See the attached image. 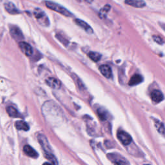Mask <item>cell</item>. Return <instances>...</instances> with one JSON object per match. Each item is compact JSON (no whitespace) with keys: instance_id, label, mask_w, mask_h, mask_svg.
I'll return each instance as SVG.
<instances>
[{"instance_id":"9c48e42d","label":"cell","mask_w":165,"mask_h":165,"mask_svg":"<svg viewBox=\"0 0 165 165\" xmlns=\"http://www.w3.org/2000/svg\"><path fill=\"white\" fill-rule=\"evenodd\" d=\"M151 98L154 103H159L163 100L164 96L163 93L160 91L155 90V91H154L151 93Z\"/></svg>"},{"instance_id":"2e32d148","label":"cell","mask_w":165,"mask_h":165,"mask_svg":"<svg viewBox=\"0 0 165 165\" xmlns=\"http://www.w3.org/2000/svg\"><path fill=\"white\" fill-rule=\"evenodd\" d=\"M16 129L19 130H24V131H28L29 130V126L27 125V123L23 121H18L16 123Z\"/></svg>"},{"instance_id":"7a4b0ae2","label":"cell","mask_w":165,"mask_h":165,"mask_svg":"<svg viewBox=\"0 0 165 165\" xmlns=\"http://www.w3.org/2000/svg\"><path fill=\"white\" fill-rule=\"evenodd\" d=\"M34 15L40 25L44 27H48L49 25V19L43 11L39 8H36L34 11Z\"/></svg>"},{"instance_id":"5bb4252c","label":"cell","mask_w":165,"mask_h":165,"mask_svg":"<svg viewBox=\"0 0 165 165\" xmlns=\"http://www.w3.org/2000/svg\"><path fill=\"white\" fill-rule=\"evenodd\" d=\"M23 152L26 155L31 157H32V158H36V157L38 156V154H37L36 151H35V150L29 145L24 146Z\"/></svg>"},{"instance_id":"7402d4cb","label":"cell","mask_w":165,"mask_h":165,"mask_svg":"<svg viewBox=\"0 0 165 165\" xmlns=\"http://www.w3.org/2000/svg\"><path fill=\"white\" fill-rule=\"evenodd\" d=\"M110 9V6L109 5H106L104 6L103 8L101 10L100 12H99V16L101 18H103L105 17V16L107 15V14L109 10Z\"/></svg>"},{"instance_id":"4fadbf2b","label":"cell","mask_w":165,"mask_h":165,"mask_svg":"<svg viewBox=\"0 0 165 165\" xmlns=\"http://www.w3.org/2000/svg\"><path fill=\"white\" fill-rule=\"evenodd\" d=\"M5 9L11 14H18L20 13L19 11L16 8V6L11 2L6 3L5 4Z\"/></svg>"},{"instance_id":"ac0fdd59","label":"cell","mask_w":165,"mask_h":165,"mask_svg":"<svg viewBox=\"0 0 165 165\" xmlns=\"http://www.w3.org/2000/svg\"><path fill=\"white\" fill-rule=\"evenodd\" d=\"M6 111H7V113L9 114V115L11 117H20V115H19V113L18 112V111L16 108H14L12 107H9L8 108H6Z\"/></svg>"},{"instance_id":"603a6c76","label":"cell","mask_w":165,"mask_h":165,"mask_svg":"<svg viewBox=\"0 0 165 165\" xmlns=\"http://www.w3.org/2000/svg\"><path fill=\"white\" fill-rule=\"evenodd\" d=\"M153 39L157 43H158L159 44H163L164 43V41L161 38V37L160 36H153Z\"/></svg>"},{"instance_id":"e0dca14e","label":"cell","mask_w":165,"mask_h":165,"mask_svg":"<svg viewBox=\"0 0 165 165\" xmlns=\"http://www.w3.org/2000/svg\"><path fill=\"white\" fill-rule=\"evenodd\" d=\"M88 56L90 57V59L92 60L94 62L99 61L101 57V55L99 53H98V52H90Z\"/></svg>"},{"instance_id":"4316f807","label":"cell","mask_w":165,"mask_h":165,"mask_svg":"<svg viewBox=\"0 0 165 165\" xmlns=\"http://www.w3.org/2000/svg\"><path fill=\"white\" fill-rule=\"evenodd\" d=\"M78 1H79V2H80V1H81V0H78Z\"/></svg>"},{"instance_id":"d4e9b609","label":"cell","mask_w":165,"mask_h":165,"mask_svg":"<svg viewBox=\"0 0 165 165\" xmlns=\"http://www.w3.org/2000/svg\"><path fill=\"white\" fill-rule=\"evenodd\" d=\"M43 165H52V164H50V163H44Z\"/></svg>"},{"instance_id":"ffe728a7","label":"cell","mask_w":165,"mask_h":165,"mask_svg":"<svg viewBox=\"0 0 165 165\" xmlns=\"http://www.w3.org/2000/svg\"><path fill=\"white\" fill-rule=\"evenodd\" d=\"M97 114H98L99 117L102 120H105L107 117V116H108L107 112L102 108H99L97 109Z\"/></svg>"},{"instance_id":"484cf974","label":"cell","mask_w":165,"mask_h":165,"mask_svg":"<svg viewBox=\"0 0 165 165\" xmlns=\"http://www.w3.org/2000/svg\"><path fill=\"white\" fill-rule=\"evenodd\" d=\"M145 165H150V164H145Z\"/></svg>"},{"instance_id":"5b68a950","label":"cell","mask_w":165,"mask_h":165,"mask_svg":"<svg viewBox=\"0 0 165 165\" xmlns=\"http://www.w3.org/2000/svg\"><path fill=\"white\" fill-rule=\"evenodd\" d=\"M37 139H38V141L44 152L51 153V148L49 145L47 138L44 136L43 134H40L39 136H37Z\"/></svg>"},{"instance_id":"7c38bea8","label":"cell","mask_w":165,"mask_h":165,"mask_svg":"<svg viewBox=\"0 0 165 165\" xmlns=\"http://www.w3.org/2000/svg\"><path fill=\"white\" fill-rule=\"evenodd\" d=\"M76 23L78 25H79V27H81V28H83L85 31L89 34H91L93 33V30L91 28V27L88 25L86 22L83 21L82 20H81L79 19H76Z\"/></svg>"},{"instance_id":"6da1fadb","label":"cell","mask_w":165,"mask_h":165,"mask_svg":"<svg viewBox=\"0 0 165 165\" xmlns=\"http://www.w3.org/2000/svg\"><path fill=\"white\" fill-rule=\"evenodd\" d=\"M45 5L49 9L54 11H56L59 14H61L65 16H66V17L72 16V14L70 11L66 9L63 6L60 5L57 3H56L52 2H50V1H47L45 2Z\"/></svg>"},{"instance_id":"3957f363","label":"cell","mask_w":165,"mask_h":165,"mask_svg":"<svg viewBox=\"0 0 165 165\" xmlns=\"http://www.w3.org/2000/svg\"><path fill=\"white\" fill-rule=\"evenodd\" d=\"M10 34L12 38L17 41H21L24 38L23 33H22L21 30L16 26L13 25L11 27Z\"/></svg>"},{"instance_id":"9a60e30c","label":"cell","mask_w":165,"mask_h":165,"mask_svg":"<svg viewBox=\"0 0 165 165\" xmlns=\"http://www.w3.org/2000/svg\"><path fill=\"white\" fill-rule=\"evenodd\" d=\"M142 81H143V78H142V77L141 76V75H139V74L133 75V76L131 78L129 82V85L130 86L137 85L141 83V82H142Z\"/></svg>"},{"instance_id":"8fae6325","label":"cell","mask_w":165,"mask_h":165,"mask_svg":"<svg viewBox=\"0 0 165 165\" xmlns=\"http://www.w3.org/2000/svg\"><path fill=\"white\" fill-rule=\"evenodd\" d=\"M125 3L136 8H142L145 6L143 0H125Z\"/></svg>"},{"instance_id":"cb8c5ba5","label":"cell","mask_w":165,"mask_h":165,"mask_svg":"<svg viewBox=\"0 0 165 165\" xmlns=\"http://www.w3.org/2000/svg\"><path fill=\"white\" fill-rule=\"evenodd\" d=\"M85 1L87 2V3H91L94 0H85Z\"/></svg>"},{"instance_id":"d6986e66","label":"cell","mask_w":165,"mask_h":165,"mask_svg":"<svg viewBox=\"0 0 165 165\" xmlns=\"http://www.w3.org/2000/svg\"><path fill=\"white\" fill-rule=\"evenodd\" d=\"M44 155H45L46 158L52 163V165H57L58 164L56 158L55 156L53 154H52V153L45 152Z\"/></svg>"},{"instance_id":"52a82bcc","label":"cell","mask_w":165,"mask_h":165,"mask_svg":"<svg viewBox=\"0 0 165 165\" xmlns=\"http://www.w3.org/2000/svg\"><path fill=\"white\" fill-rule=\"evenodd\" d=\"M108 157H109V158L113 161L114 165H129V163L120 155L109 154V156Z\"/></svg>"},{"instance_id":"44dd1931","label":"cell","mask_w":165,"mask_h":165,"mask_svg":"<svg viewBox=\"0 0 165 165\" xmlns=\"http://www.w3.org/2000/svg\"><path fill=\"white\" fill-rule=\"evenodd\" d=\"M155 126L156 127V129L160 133H161L162 135L164 134V125L158 121H156L155 123Z\"/></svg>"},{"instance_id":"277c9868","label":"cell","mask_w":165,"mask_h":165,"mask_svg":"<svg viewBox=\"0 0 165 165\" xmlns=\"http://www.w3.org/2000/svg\"><path fill=\"white\" fill-rule=\"evenodd\" d=\"M117 138L124 145H129L132 142V138L130 135L124 131H120L117 133Z\"/></svg>"},{"instance_id":"ba28073f","label":"cell","mask_w":165,"mask_h":165,"mask_svg":"<svg viewBox=\"0 0 165 165\" xmlns=\"http://www.w3.org/2000/svg\"><path fill=\"white\" fill-rule=\"evenodd\" d=\"M46 82L49 87L53 89H59L61 88V84L58 79L54 78H49L46 79Z\"/></svg>"},{"instance_id":"30bf717a","label":"cell","mask_w":165,"mask_h":165,"mask_svg":"<svg viewBox=\"0 0 165 165\" xmlns=\"http://www.w3.org/2000/svg\"><path fill=\"white\" fill-rule=\"evenodd\" d=\"M99 70L103 76L106 78H110L112 76V72L110 67L107 65H103L99 66Z\"/></svg>"},{"instance_id":"8992f818","label":"cell","mask_w":165,"mask_h":165,"mask_svg":"<svg viewBox=\"0 0 165 165\" xmlns=\"http://www.w3.org/2000/svg\"><path fill=\"white\" fill-rule=\"evenodd\" d=\"M19 47L22 52L27 56H31L33 54V49L30 44L26 42L21 41L19 43Z\"/></svg>"}]
</instances>
